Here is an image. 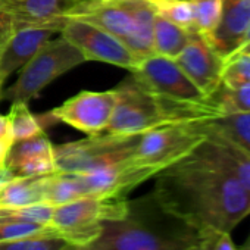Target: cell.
Listing matches in <instances>:
<instances>
[{
    "instance_id": "obj_23",
    "label": "cell",
    "mask_w": 250,
    "mask_h": 250,
    "mask_svg": "<svg viewBox=\"0 0 250 250\" xmlns=\"http://www.w3.org/2000/svg\"><path fill=\"white\" fill-rule=\"evenodd\" d=\"M8 119L14 142L25 140L43 133L40 121L31 113V110L28 109V103L14 102L8 113Z\"/></svg>"
},
{
    "instance_id": "obj_11",
    "label": "cell",
    "mask_w": 250,
    "mask_h": 250,
    "mask_svg": "<svg viewBox=\"0 0 250 250\" xmlns=\"http://www.w3.org/2000/svg\"><path fill=\"white\" fill-rule=\"evenodd\" d=\"M156 169L139 165L131 159L88 172L71 174L81 197H125L133 188L153 178Z\"/></svg>"
},
{
    "instance_id": "obj_15",
    "label": "cell",
    "mask_w": 250,
    "mask_h": 250,
    "mask_svg": "<svg viewBox=\"0 0 250 250\" xmlns=\"http://www.w3.org/2000/svg\"><path fill=\"white\" fill-rule=\"evenodd\" d=\"M5 165L15 177H36L56 172L55 152L46 133L14 142Z\"/></svg>"
},
{
    "instance_id": "obj_2",
    "label": "cell",
    "mask_w": 250,
    "mask_h": 250,
    "mask_svg": "<svg viewBox=\"0 0 250 250\" xmlns=\"http://www.w3.org/2000/svg\"><path fill=\"white\" fill-rule=\"evenodd\" d=\"M215 234L167 212L150 194L128 202L124 218L102 222L100 234L84 250H209Z\"/></svg>"
},
{
    "instance_id": "obj_6",
    "label": "cell",
    "mask_w": 250,
    "mask_h": 250,
    "mask_svg": "<svg viewBox=\"0 0 250 250\" xmlns=\"http://www.w3.org/2000/svg\"><path fill=\"white\" fill-rule=\"evenodd\" d=\"M140 136H88L74 143L53 146L56 172L80 174L133 158Z\"/></svg>"
},
{
    "instance_id": "obj_32",
    "label": "cell",
    "mask_w": 250,
    "mask_h": 250,
    "mask_svg": "<svg viewBox=\"0 0 250 250\" xmlns=\"http://www.w3.org/2000/svg\"><path fill=\"white\" fill-rule=\"evenodd\" d=\"M238 55H250V25H249V28H247V31H246V34H244V37H243L241 44L238 46V49H237L232 55H229L227 59H229V58H232V56H238ZM227 59H225V61H227Z\"/></svg>"
},
{
    "instance_id": "obj_38",
    "label": "cell",
    "mask_w": 250,
    "mask_h": 250,
    "mask_svg": "<svg viewBox=\"0 0 250 250\" xmlns=\"http://www.w3.org/2000/svg\"><path fill=\"white\" fill-rule=\"evenodd\" d=\"M243 249H246V250H250V235H249V238L246 240V243H244Z\"/></svg>"
},
{
    "instance_id": "obj_5",
    "label": "cell",
    "mask_w": 250,
    "mask_h": 250,
    "mask_svg": "<svg viewBox=\"0 0 250 250\" xmlns=\"http://www.w3.org/2000/svg\"><path fill=\"white\" fill-rule=\"evenodd\" d=\"M87 62L81 52L62 36L47 40L40 50L21 68L12 87L2 91L0 99L28 103L58 77Z\"/></svg>"
},
{
    "instance_id": "obj_27",
    "label": "cell",
    "mask_w": 250,
    "mask_h": 250,
    "mask_svg": "<svg viewBox=\"0 0 250 250\" xmlns=\"http://www.w3.org/2000/svg\"><path fill=\"white\" fill-rule=\"evenodd\" d=\"M52 231H55V229L49 225H42L37 222L22 221V219L9 218V216H0V241L17 240V238H22V237L46 234V232H52Z\"/></svg>"
},
{
    "instance_id": "obj_12",
    "label": "cell",
    "mask_w": 250,
    "mask_h": 250,
    "mask_svg": "<svg viewBox=\"0 0 250 250\" xmlns=\"http://www.w3.org/2000/svg\"><path fill=\"white\" fill-rule=\"evenodd\" d=\"M115 103V88L107 91H81L55 107L50 116L87 136H99L107 128Z\"/></svg>"
},
{
    "instance_id": "obj_28",
    "label": "cell",
    "mask_w": 250,
    "mask_h": 250,
    "mask_svg": "<svg viewBox=\"0 0 250 250\" xmlns=\"http://www.w3.org/2000/svg\"><path fill=\"white\" fill-rule=\"evenodd\" d=\"M55 205L49 202H39L34 205L20 206V208H0V216H9L22 221L37 222L42 225H49L53 215Z\"/></svg>"
},
{
    "instance_id": "obj_36",
    "label": "cell",
    "mask_w": 250,
    "mask_h": 250,
    "mask_svg": "<svg viewBox=\"0 0 250 250\" xmlns=\"http://www.w3.org/2000/svg\"><path fill=\"white\" fill-rule=\"evenodd\" d=\"M62 250H84V247L81 246H77V244H72V243H68Z\"/></svg>"
},
{
    "instance_id": "obj_20",
    "label": "cell",
    "mask_w": 250,
    "mask_h": 250,
    "mask_svg": "<svg viewBox=\"0 0 250 250\" xmlns=\"http://www.w3.org/2000/svg\"><path fill=\"white\" fill-rule=\"evenodd\" d=\"M191 33L171 22L169 20L155 15L153 22V49L155 55L175 59L187 46Z\"/></svg>"
},
{
    "instance_id": "obj_18",
    "label": "cell",
    "mask_w": 250,
    "mask_h": 250,
    "mask_svg": "<svg viewBox=\"0 0 250 250\" xmlns=\"http://www.w3.org/2000/svg\"><path fill=\"white\" fill-rule=\"evenodd\" d=\"M250 25V0H224L222 14L208 43L224 58L232 55Z\"/></svg>"
},
{
    "instance_id": "obj_39",
    "label": "cell",
    "mask_w": 250,
    "mask_h": 250,
    "mask_svg": "<svg viewBox=\"0 0 250 250\" xmlns=\"http://www.w3.org/2000/svg\"><path fill=\"white\" fill-rule=\"evenodd\" d=\"M241 250H246V249H241Z\"/></svg>"
},
{
    "instance_id": "obj_16",
    "label": "cell",
    "mask_w": 250,
    "mask_h": 250,
    "mask_svg": "<svg viewBox=\"0 0 250 250\" xmlns=\"http://www.w3.org/2000/svg\"><path fill=\"white\" fill-rule=\"evenodd\" d=\"M80 0H0V8L12 18L15 27L46 25L61 33L66 15Z\"/></svg>"
},
{
    "instance_id": "obj_14",
    "label": "cell",
    "mask_w": 250,
    "mask_h": 250,
    "mask_svg": "<svg viewBox=\"0 0 250 250\" xmlns=\"http://www.w3.org/2000/svg\"><path fill=\"white\" fill-rule=\"evenodd\" d=\"M203 128L206 137L193 150L235 178L250 194V152L210 127L208 119L203 121Z\"/></svg>"
},
{
    "instance_id": "obj_19",
    "label": "cell",
    "mask_w": 250,
    "mask_h": 250,
    "mask_svg": "<svg viewBox=\"0 0 250 250\" xmlns=\"http://www.w3.org/2000/svg\"><path fill=\"white\" fill-rule=\"evenodd\" d=\"M49 175L15 177L0 193V208H20L46 202Z\"/></svg>"
},
{
    "instance_id": "obj_26",
    "label": "cell",
    "mask_w": 250,
    "mask_h": 250,
    "mask_svg": "<svg viewBox=\"0 0 250 250\" xmlns=\"http://www.w3.org/2000/svg\"><path fill=\"white\" fill-rule=\"evenodd\" d=\"M68 241L55 231L22 237L17 240L0 241V250H62Z\"/></svg>"
},
{
    "instance_id": "obj_31",
    "label": "cell",
    "mask_w": 250,
    "mask_h": 250,
    "mask_svg": "<svg viewBox=\"0 0 250 250\" xmlns=\"http://www.w3.org/2000/svg\"><path fill=\"white\" fill-rule=\"evenodd\" d=\"M209 250H237L228 231H216Z\"/></svg>"
},
{
    "instance_id": "obj_33",
    "label": "cell",
    "mask_w": 250,
    "mask_h": 250,
    "mask_svg": "<svg viewBox=\"0 0 250 250\" xmlns=\"http://www.w3.org/2000/svg\"><path fill=\"white\" fill-rule=\"evenodd\" d=\"M15 178V175L11 172V169L3 164V165H0V193L3 191V188Z\"/></svg>"
},
{
    "instance_id": "obj_24",
    "label": "cell",
    "mask_w": 250,
    "mask_h": 250,
    "mask_svg": "<svg viewBox=\"0 0 250 250\" xmlns=\"http://www.w3.org/2000/svg\"><path fill=\"white\" fill-rule=\"evenodd\" d=\"M194 15V34L208 39L216 28L224 0H190Z\"/></svg>"
},
{
    "instance_id": "obj_30",
    "label": "cell",
    "mask_w": 250,
    "mask_h": 250,
    "mask_svg": "<svg viewBox=\"0 0 250 250\" xmlns=\"http://www.w3.org/2000/svg\"><path fill=\"white\" fill-rule=\"evenodd\" d=\"M14 31H15L14 18L5 9L0 8V50H2L5 44L9 42Z\"/></svg>"
},
{
    "instance_id": "obj_25",
    "label": "cell",
    "mask_w": 250,
    "mask_h": 250,
    "mask_svg": "<svg viewBox=\"0 0 250 250\" xmlns=\"http://www.w3.org/2000/svg\"><path fill=\"white\" fill-rule=\"evenodd\" d=\"M155 12L194 34V15L190 0H149Z\"/></svg>"
},
{
    "instance_id": "obj_1",
    "label": "cell",
    "mask_w": 250,
    "mask_h": 250,
    "mask_svg": "<svg viewBox=\"0 0 250 250\" xmlns=\"http://www.w3.org/2000/svg\"><path fill=\"white\" fill-rule=\"evenodd\" d=\"M153 197L169 213L199 227L231 232L250 215V194L194 150L159 171Z\"/></svg>"
},
{
    "instance_id": "obj_34",
    "label": "cell",
    "mask_w": 250,
    "mask_h": 250,
    "mask_svg": "<svg viewBox=\"0 0 250 250\" xmlns=\"http://www.w3.org/2000/svg\"><path fill=\"white\" fill-rule=\"evenodd\" d=\"M9 137L12 139L8 115H0V140H5V139H9Z\"/></svg>"
},
{
    "instance_id": "obj_37",
    "label": "cell",
    "mask_w": 250,
    "mask_h": 250,
    "mask_svg": "<svg viewBox=\"0 0 250 250\" xmlns=\"http://www.w3.org/2000/svg\"><path fill=\"white\" fill-rule=\"evenodd\" d=\"M3 83H5V78H3L2 72H0V96H2V85H3Z\"/></svg>"
},
{
    "instance_id": "obj_17",
    "label": "cell",
    "mask_w": 250,
    "mask_h": 250,
    "mask_svg": "<svg viewBox=\"0 0 250 250\" xmlns=\"http://www.w3.org/2000/svg\"><path fill=\"white\" fill-rule=\"evenodd\" d=\"M56 33L58 30L46 25L15 27L12 37L0 50V72L3 78L21 69Z\"/></svg>"
},
{
    "instance_id": "obj_29",
    "label": "cell",
    "mask_w": 250,
    "mask_h": 250,
    "mask_svg": "<svg viewBox=\"0 0 250 250\" xmlns=\"http://www.w3.org/2000/svg\"><path fill=\"white\" fill-rule=\"evenodd\" d=\"M222 84L228 87L250 85V55H238L225 61Z\"/></svg>"
},
{
    "instance_id": "obj_13",
    "label": "cell",
    "mask_w": 250,
    "mask_h": 250,
    "mask_svg": "<svg viewBox=\"0 0 250 250\" xmlns=\"http://www.w3.org/2000/svg\"><path fill=\"white\" fill-rule=\"evenodd\" d=\"M174 61L206 99L222 84L225 61L199 34H191L187 46Z\"/></svg>"
},
{
    "instance_id": "obj_3",
    "label": "cell",
    "mask_w": 250,
    "mask_h": 250,
    "mask_svg": "<svg viewBox=\"0 0 250 250\" xmlns=\"http://www.w3.org/2000/svg\"><path fill=\"white\" fill-rule=\"evenodd\" d=\"M116 103L106 128L109 134L142 136L162 125L218 118L208 102L184 103L159 97L143 87L133 75L115 87Z\"/></svg>"
},
{
    "instance_id": "obj_21",
    "label": "cell",
    "mask_w": 250,
    "mask_h": 250,
    "mask_svg": "<svg viewBox=\"0 0 250 250\" xmlns=\"http://www.w3.org/2000/svg\"><path fill=\"white\" fill-rule=\"evenodd\" d=\"M208 100L215 107L218 118L250 112V85L228 87L221 84L219 88L210 97H208Z\"/></svg>"
},
{
    "instance_id": "obj_9",
    "label": "cell",
    "mask_w": 250,
    "mask_h": 250,
    "mask_svg": "<svg viewBox=\"0 0 250 250\" xmlns=\"http://www.w3.org/2000/svg\"><path fill=\"white\" fill-rule=\"evenodd\" d=\"M59 34L74 44L85 61L110 63L130 72L140 62L118 37L87 21L66 18Z\"/></svg>"
},
{
    "instance_id": "obj_8",
    "label": "cell",
    "mask_w": 250,
    "mask_h": 250,
    "mask_svg": "<svg viewBox=\"0 0 250 250\" xmlns=\"http://www.w3.org/2000/svg\"><path fill=\"white\" fill-rule=\"evenodd\" d=\"M153 12L149 0H80L66 18L87 21L125 43L142 20Z\"/></svg>"
},
{
    "instance_id": "obj_22",
    "label": "cell",
    "mask_w": 250,
    "mask_h": 250,
    "mask_svg": "<svg viewBox=\"0 0 250 250\" xmlns=\"http://www.w3.org/2000/svg\"><path fill=\"white\" fill-rule=\"evenodd\" d=\"M208 122L210 127L250 152V112L225 115L208 119Z\"/></svg>"
},
{
    "instance_id": "obj_4",
    "label": "cell",
    "mask_w": 250,
    "mask_h": 250,
    "mask_svg": "<svg viewBox=\"0 0 250 250\" xmlns=\"http://www.w3.org/2000/svg\"><path fill=\"white\" fill-rule=\"evenodd\" d=\"M128 212L125 197H78L55 206L49 227L68 243L87 246L102 231V222L121 219Z\"/></svg>"
},
{
    "instance_id": "obj_35",
    "label": "cell",
    "mask_w": 250,
    "mask_h": 250,
    "mask_svg": "<svg viewBox=\"0 0 250 250\" xmlns=\"http://www.w3.org/2000/svg\"><path fill=\"white\" fill-rule=\"evenodd\" d=\"M14 140L9 137V139H5V140H0V165H3L5 161H6V156L9 153V149L12 146Z\"/></svg>"
},
{
    "instance_id": "obj_7",
    "label": "cell",
    "mask_w": 250,
    "mask_h": 250,
    "mask_svg": "<svg viewBox=\"0 0 250 250\" xmlns=\"http://www.w3.org/2000/svg\"><path fill=\"white\" fill-rule=\"evenodd\" d=\"M203 121L174 122L140 136L133 161L158 172L190 153L205 137Z\"/></svg>"
},
{
    "instance_id": "obj_10",
    "label": "cell",
    "mask_w": 250,
    "mask_h": 250,
    "mask_svg": "<svg viewBox=\"0 0 250 250\" xmlns=\"http://www.w3.org/2000/svg\"><path fill=\"white\" fill-rule=\"evenodd\" d=\"M131 75L153 94L184 103L208 102L205 94L190 81L171 58L152 55L142 59Z\"/></svg>"
}]
</instances>
